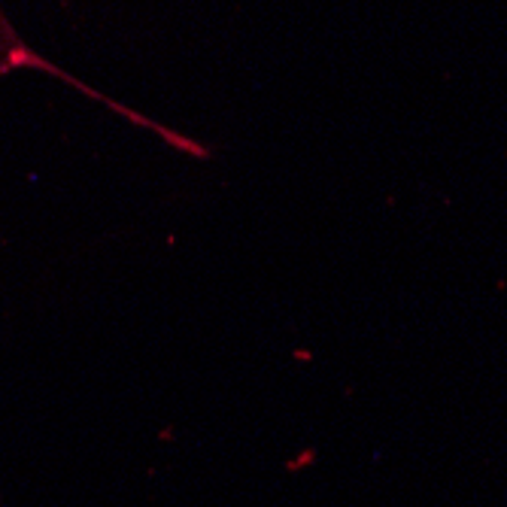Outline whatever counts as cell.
<instances>
[{"label":"cell","mask_w":507,"mask_h":507,"mask_svg":"<svg viewBox=\"0 0 507 507\" xmlns=\"http://www.w3.org/2000/svg\"><path fill=\"white\" fill-rule=\"evenodd\" d=\"M25 67L52 70V73H58V76H64V73L55 70L40 52H34L31 43H28L25 36L19 34L16 25H12L10 12L3 10V0H0V76H6V73H16V70H25Z\"/></svg>","instance_id":"6da1fadb"}]
</instances>
